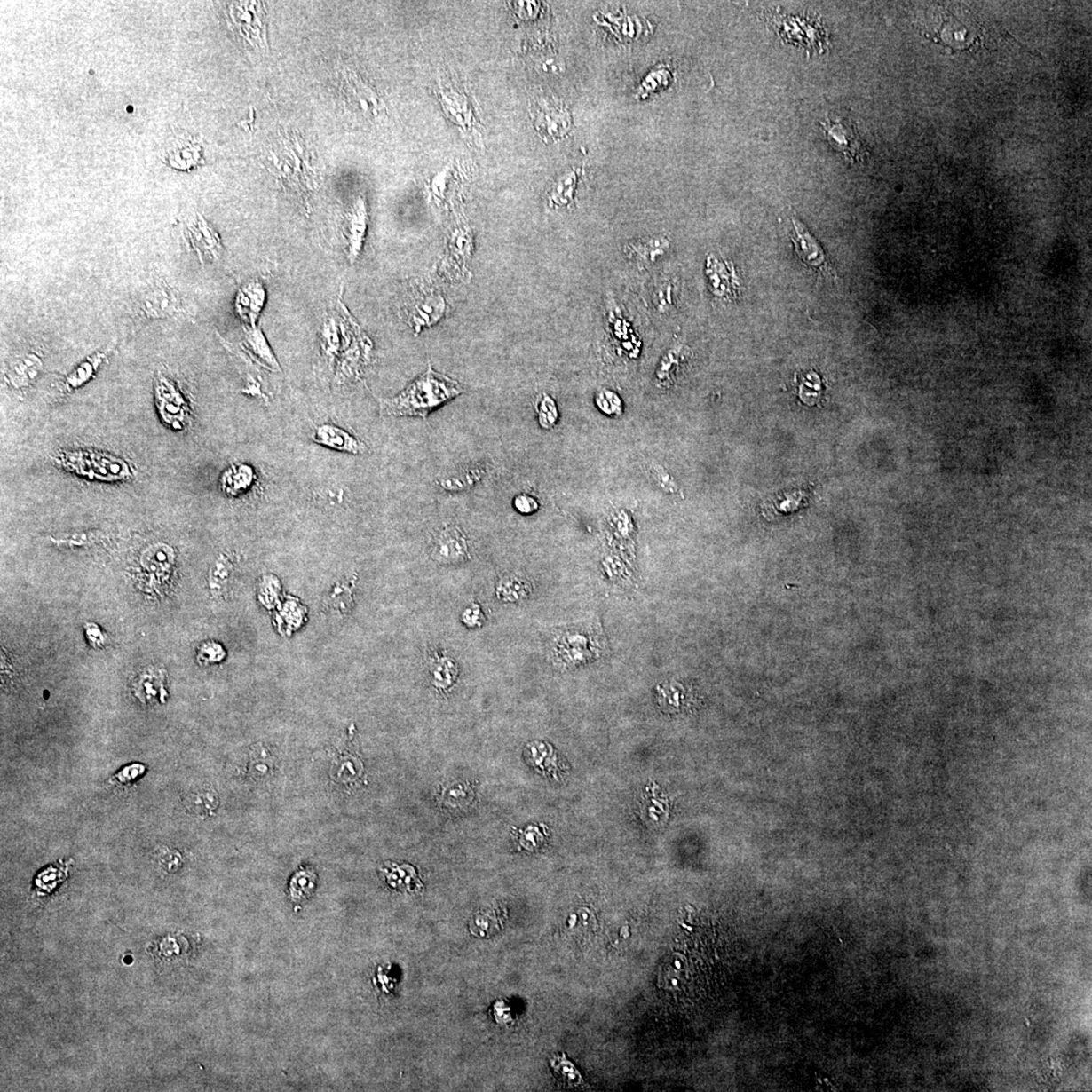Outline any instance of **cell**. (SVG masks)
<instances>
[{"instance_id":"cell-31","label":"cell","mask_w":1092,"mask_h":1092,"mask_svg":"<svg viewBox=\"0 0 1092 1092\" xmlns=\"http://www.w3.org/2000/svg\"><path fill=\"white\" fill-rule=\"evenodd\" d=\"M185 805L193 813L206 815L217 810L218 799L213 791H200L187 795Z\"/></svg>"},{"instance_id":"cell-5","label":"cell","mask_w":1092,"mask_h":1092,"mask_svg":"<svg viewBox=\"0 0 1092 1092\" xmlns=\"http://www.w3.org/2000/svg\"><path fill=\"white\" fill-rule=\"evenodd\" d=\"M531 115L537 132L545 141L560 139L572 126V116L567 108L549 98L537 99L531 107Z\"/></svg>"},{"instance_id":"cell-19","label":"cell","mask_w":1092,"mask_h":1092,"mask_svg":"<svg viewBox=\"0 0 1092 1092\" xmlns=\"http://www.w3.org/2000/svg\"><path fill=\"white\" fill-rule=\"evenodd\" d=\"M241 352L258 367L273 371V373H281L280 363L258 326L245 328Z\"/></svg>"},{"instance_id":"cell-15","label":"cell","mask_w":1092,"mask_h":1092,"mask_svg":"<svg viewBox=\"0 0 1092 1092\" xmlns=\"http://www.w3.org/2000/svg\"><path fill=\"white\" fill-rule=\"evenodd\" d=\"M266 302V289L258 280L244 283L235 298V310L247 327H257Z\"/></svg>"},{"instance_id":"cell-3","label":"cell","mask_w":1092,"mask_h":1092,"mask_svg":"<svg viewBox=\"0 0 1092 1092\" xmlns=\"http://www.w3.org/2000/svg\"><path fill=\"white\" fill-rule=\"evenodd\" d=\"M336 314L341 330V348L335 368V382L344 384L360 380L363 369L373 356V342L363 332L346 308L342 297L337 302Z\"/></svg>"},{"instance_id":"cell-8","label":"cell","mask_w":1092,"mask_h":1092,"mask_svg":"<svg viewBox=\"0 0 1092 1092\" xmlns=\"http://www.w3.org/2000/svg\"><path fill=\"white\" fill-rule=\"evenodd\" d=\"M157 408L162 419L173 429H184L188 418V406L178 385L170 378L158 374L155 381Z\"/></svg>"},{"instance_id":"cell-28","label":"cell","mask_w":1092,"mask_h":1092,"mask_svg":"<svg viewBox=\"0 0 1092 1092\" xmlns=\"http://www.w3.org/2000/svg\"><path fill=\"white\" fill-rule=\"evenodd\" d=\"M577 184L578 176L576 172H571L567 176L559 178L550 193V206L551 208H566L570 206L574 201Z\"/></svg>"},{"instance_id":"cell-9","label":"cell","mask_w":1092,"mask_h":1092,"mask_svg":"<svg viewBox=\"0 0 1092 1092\" xmlns=\"http://www.w3.org/2000/svg\"><path fill=\"white\" fill-rule=\"evenodd\" d=\"M186 239L189 249L198 255L202 264L221 258L224 249L222 239L201 214L187 222Z\"/></svg>"},{"instance_id":"cell-40","label":"cell","mask_w":1092,"mask_h":1092,"mask_svg":"<svg viewBox=\"0 0 1092 1092\" xmlns=\"http://www.w3.org/2000/svg\"><path fill=\"white\" fill-rule=\"evenodd\" d=\"M144 772L145 768L142 764H132V766L122 770L119 774H116V778H118L120 782L128 783L143 775Z\"/></svg>"},{"instance_id":"cell-14","label":"cell","mask_w":1092,"mask_h":1092,"mask_svg":"<svg viewBox=\"0 0 1092 1092\" xmlns=\"http://www.w3.org/2000/svg\"><path fill=\"white\" fill-rule=\"evenodd\" d=\"M672 250L671 239L665 235L642 238L624 246V254L633 264L640 266L657 265Z\"/></svg>"},{"instance_id":"cell-2","label":"cell","mask_w":1092,"mask_h":1092,"mask_svg":"<svg viewBox=\"0 0 1092 1092\" xmlns=\"http://www.w3.org/2000/svg\"><path fill=\"white\" fill-rule=\"evenodd\" d=\"M268 166L281 185L298 198L307 199L314 191L316 170L312 153L297 135H280L269 150Z\"/></svg>"},{"instance_id":"cell-41","label":"cell","mask_w":1092,"mask_h":1092,"mask_svg":"<svg viewBox=\"0 0 1092 1092\" xmlns=\"http://www.w3.org/2000/svg\"><path fill=\"white\" fill-rule=\"evenodd\" d=\"M513 4L515 12L518 14L520 18L533 19L536 16V13L533 12V10L535 11L536 7H538L536 3L518 2Z\"/></svg>"},{"instance_id":"cell-16","label":"cell","mask_w":1092,"mask_h":1092,"mask_svg":"<svg viewBox=\"0 0 1092 1092\" xmlns=\"http://www.w3.org/2000/svg\"><path fill=\"white\" fill-rule=\"evenodd\" d=\"M792 224L795 229L792 233V241L795 243L798 257L808 266L819 269L826 273H831V266L817 239L797 218H793Z\"/></svg>"},{"instance_id":"cell-37","label":"cell","mask_w":1092,"mask_h":1092,"mask_svg":"<svg viewBox=\"0 0 1092 1092\" xmlns=\"http://www.w3.org/2000/svg\"><path fill=\"white\" fill-rule=\"evenodd\" d=\"M514 506L517 511L524 515L533 514L536 512L538 507H540L534 498L530 497L526 494H521L519 496L515 498Z\"/></svg>"},{"instance_id":"cell-27","label":"cell","mask_w":1092,"mask_h":1092,"mask_svg":"<svg viewBox=\"0 0 1092 1092\" xmlns=\"http://www.w3.org/2000/svg\"><path fill=\"white\" fill-rule=\"evenodd\" d=\"M318 876L314 870L301 869L296 872L289 882V897L291 900L300 902L308 899L315 892Z\"/></svg>"},{"instance_id":"cell-21","label":"cell","mask_w":1092,"mask_h":1092,"mask_svg":"<svg viewBox=\"0 0 1092 1092\" xmlns=\"http://www.w3.org/2000/svg\"><path fill=\"white\" fill-rule=\"evenodd\" d=\"M43 362L36 352H26L13 358L7 367L5 378L14 389H25L31 385L42 370Z\"/></svg>"},{"instance_id":"cell-43","label":"cell","mask_w":1092,"mask_h":1092,"mask_svg":"<svg viewBox=\"0 0 1092 1092\" xmlns=\"http://www.w3.org/2000/svg\"><path fill=\"white\" fill-rule=\"evenodd\" d=\"M86 631H87L86 632L87 637H89L92 645L99 646V645H103L104 643L103 633L100 632V630L97 628L96 625L87 624Z\"/></svg>"},{"instance_id":"cell-1","label":"cell","mask_w":1092,"mask_h":1092,"mask_svg":"<svg viewBox=\"0 0 1092 1092\" xmlns=\"http://www.w3.org/2000/svg\"><path fill=\"white\" fill-rule=\"evenodd\" d=\"M463 392L460 384L446 375L437 373L429 364L425 374L416 378L398 396L390 399L377 398V402L384 416L426 419L429 414L460 396Z\"/></svg>"},{"instance_id":"cell-6","label":"cell","mask_w":1092,"mask_h":1092,"mask_svg":"<svg viewBox=\"0 0 1092 1092\" xmlns=\"http://www.w3.org/2000/svg\"><path fill=\"white\" fill-rule=\"evenodd\" d=\"M342 92L348 107L364 119L376 120L384 112V106L378 94L354 71H344L342 77Z\"/></svg>"},{"instance_id":"cell-7","label":"cell","mask_w":1092,"mask_h":1092,"mask_svg":"<svg viewBox=\"0 0 1092 1092\" xmlns=\"http://www.w3.org/2000/svg\"><path fill=\"white\" fill-rule=\"evenodd\" d=\"M403 312L408 324L417 335L425 327H431L439 321L446 312V301L440 294L433 290L420 291L407 298Z\"/></svg>"},{"instance_id":"cell-23","label":"cell","mask_w":1092,"mask_h":1092,"mask_svg":"<svg viewBox=\"0 0 1092 1092\" xmlns=\"http://www.w3.org/2000/svg\"><path fill=\"white\" fill-rule=\"evenodd\" d=\"M320 347L326 366L330 370L336 368L341 348V330L336 311L328 314L320 331Z\"/></svg>"},{"instance_id":"cell-38","label":"cell","mask_w":1092,"mask_h":1092,"mask_svg":"<svg viewBox=\"0 0 1092 1092\" xmlns=\"http://www.w3.org/2000/svg\"><path fill=\"white\" fill-rule=\"evenodd\" d=\"M596 400L599 407L608 403L606 409L604 410L607 411L606 413H611L614 410L617 411L621 406V399H619L615 392L609 390L601 391L598 396H597Z\"/></svg>"},{"instance_id":"cell-32","label":"cell","mask_w":1092,"mask_h":1092,"mask_svg":"<svg viewBox=\"0 0 1092 1092\" xmlns=\"http://www.w3.org/2000/svg\"><path fill=\"white\" fill-rule=\"evenodd\" d=\"M689 352V348L681 344H675L669 348L661 362L658 371L660 380L661 382L669 380L674 375L675 367L678 366L680 361L685 359Z\"/></svg>"},{"instance_id":"cell-4","label":"cell","mask_w":1092,"mask_h":1092,"mask_svg":"<svg viewBox=\"0 0 1092 1092\" xmlns=\"http://www.w3.org/2000/svg\"><path fill=\"white\" fill-rule=\"evenodd\" d=\"M139 308L146 318L169 319L186 313L178 291L163 280H157L146 288L139 297Z\"/></svg>"},{"instance_id":"cell-29","label":"cell","mask_w":1092,"mask_h":1092,"mask_svg":"<svg viewBox=\"0 0 1092 1092\" xmlns=\"http://www.w3.org/2000/svg\"><path fill=\"white\" fill-rule=\"evenodd\" d=\"M653 307L659 314L669 315L676 308L677 287L672 279L661 280L654 287L652 297Z\"/></svg>"},{"instance_id":"cell-10","label":"cell","mask_w":1092,"mask_h":1092,"mask_svg":"<svg viewBox=\"0 0 1092 1092\" xmlns=\"http://www.w3.org/2000/svg\"><path fill=\"white\" fill-rule=\"evenodd\" d=\"M368 212L366 200L359 196L348 209L342 229L344 250L349 264L353 265L359 260L366 242L368 228Z\"/></svg>"},{"instance_id":"cell-30","label":"cell","mask_w":1092,"mask_h":1092,"mask_svg":"<svg viewBox=\"0 0 1092 1092\" xmlns=\"http://www.w3.org/2000/svg\"><path fill=\"white\" fill-rule=\"evenodd\" d=\"M484 475L485 470L483 469L462 471L458 475L443 478L439 480V486L443 490L447 491H463L478 484Z\"/></svg>"},{"instance_id":"cell-13","label":"cell","mask_w":1092,"mask_h":1092,"mask_svg":"<svg viewBox=\"0 0 1092 1092\" xmlns=\"http://www.w3.org/2000/svg\"><path fill=\"white\" fill-rule=\"evenodd\" d=\"M431 557L439 564H461L471 558L469 538L455 526L442 528L434 538Z\"/></svg>"},{"instance_id":"cell-36","label":"cell","mask_w":1092,"mask_h":1092,"mask_svg":"<svg viewBox=\"0 0 1092 1092\" xmlns=\"http://www.w3.org/2000/svg\"><path fill=\"white\" fill-rule=\"evenodd\" d=\"M224 651L221 645L215 643H207L201 647L198 653V660L202 664H212V662L220 661L224 658Z\"/></svg>"},{"instance_id":"cell-34","label":"cell","mask_w":1092,"mask_h":1092,"mask_svg":"<svg viewBox=\"0 0 1092 1092\" xmlns=\"http://www.w3.org/2000/svg\"><path fill=\"white\" fill-rule=\"evenodd\" d=\"M252 470L245 465L230 470L225 477L224 487L231 494H237L247 489L252 482Z\"/></svg>"},{"instance_id":"cell-24","label":"cell","mask_w":1092,"mask_h":1092,"mask_svg":"<svg viewBox=\"0 0 1092 1092\" xmlns=\"http://www.w3.org/2000/svg\"><path fill=\"white\" fill-rule=\"evenodd\" d=\"M167 162L179 170H191L202 163L200 145L192 140L179 139L167 151Z\"/></svg>"},{"instance_id":"cell-22","label":"cell","mask_w":1092,"mask_h":1092,"mask_svg":"<svg viewBox=\"0 0 1092 1092\" xmlns=\"http://www.w3.org/2000/svg\"><path fill=\"white\" fill-rule=\"evenodd\" d=\"M133 693L146 705L164 703L167 696L164 673L155 668L145 669L133 682Z\"/></svg>"},{"instance_id":"cell-33","label":"cell","mask_w":1092,"mask_h":1092,"mask_svg":"<svg viewBox=\"0 0 1092 1092\" xmlns=\"http://www.w3.org/2000/svg\"><path fill=\"white\" fill-rule=\"evenodd\" d=\"M273 768H274V763L273 761V758L271 756H269V754L265 751V749L261 748L259 751L258 748L257 749L255 748L254 751L250 755V761H249L250 777L257 779V780H264V779H265L267 776L273 774Z\"/></svg>"},{"instance_id":"cell-18","label":"cell","mask_w":1092,"mask_h":1092,"mask_svg":"<svg viewBox=\"0 0 1092 1092\" xmlns=\"http://www.w3.org/2000/svg\"><path fill=\"white\" fill-rule=\"evenodd\" d=\"M821 125L829 144L836 151L841 152L844 157L854 162L855 159L862 156L863 145L853 126L841 121L833 122L831 120L821 123Z\"/></svg>"},{"instance_id":"cell-11","label":"cell","mask_w":1092,"mask_h":1092,"mask_svg":"<svg viewBox=\"0 0 1092 1092\" xmlns=\"http://www.w3.org/2000/svg\"><path fill=\"white\" fill-rule=\"evenodd\" d=\"M230 16L238 34L250 45H265L266 28L264 7L259 3H237L231 6Z\"/></svg>"},{"instance_id":"cell-39","label":"cell","mask_w":1092,"mask_h":1092,"mask_svg":"<svg viewBox=\"0 0 1092 1092\" xmlns=\"http://www.w3.org/2000/svg\"><path fill=\"white\" fill-rule=\"evenodd\" d=\"M463 621L465 625H468L469 628H478V626L482 625L484 616L482 610H480L477 604H473V605L464 610V613H463Z\"/></svg>"},{"instance_id":"cell-12","label":"cell","mask_w":1092,"mask_h":1092,"mask_svg":"<svg viewBox=\"0 0 1092 1092\" xmlns=\"http://www.w3.org/2000/svg\"><path fill=\"white\" fill-rule=\"evenodd\" d=\"M439 99L444 112L464 135H478L480 123L467 94L455 87L441 86Z\"/></svg>"},{"instance_id":"cell-20","label":"cell","mask_w":1092,"mask_h":1092,"mask_svg":"<svg viewBox=\"0 0 1092 1092\" xmlns=\"http://www.w3.org/2000/svg\"><path fill=\"white\" fill-rule=\"evenodd\" d=\"M313 440L320 446L341 451V453L364 455L368 450L367 444L358 437L333 424H323L317 427Z\"/></svg>"},{"instance_id":"cell-26","label":"cell","mask_w":1092,"mask_h":1092,"mask_svg":"<svg viewBox=\"0 0 1092 1092\" xmlns=\"http://www.w3.org/2000/svg\"><path fill=\"white\" fill-rule=\"evenodd\" d=\"M106 358L107 354L105 352H98L91 355V358L87 359L82 364H79L78 368L73 370L72 373L65 378L63 389L65 391L71 392L82 387L83 384L89 382L91 378L96 375L98 368L100 367V364L104 362Z\"/></svg>"},{"instance_id":"cell-42","label":"cell","mask_w":1092,"mask_h":1092,"mask_svg":"<svg viewBox=\"0 0 1092 1092\" xmlns=\"http://www.w3.org/2000/svg\"><path fill=\"white\" fill-rule=\"evenodd\" d=\"M162 863L169 868L179 867L181 864V857L177 851L166 850L162 855Z\"/></svg>"},{"instance_id":"cell-35","label":"cell","mask_w":1092,"mask_h":1092,"mask_svg":"<svg viewBox=\"0 0 1092 1092\" xmlns=\"http://www.w3.org/2000/svg\"><path fill=\"white\" fill-rule=\"evenodd\" d=\"M536 409L542 427L549 429L557 423L558 408L551 397L545 394L541 396L537 400Z\"/></svg>"},{"instance_id":"cell-25","label":"cell","mask_w":1092,"mask_h":1092,"mask_svg":"<svg viewBox=\"0 0 1092 1092\" xmlns=\"http://www.w3.org/2000/svg\"><path fill=\"white\" fill-rule=\"evenodd\" d=\"M429 674L437 689L447 690L454 686L458 677V667L454 659L447 655H436L429 665Z\"/></svg>"},{"instance_id":"cell-17","label":"cell","mask_w":1092,"mask_h":1092,"mask_svg":"<svg viewBox=\"0 0 1092 1092\" xmlns=\"http://www.w3.org/2000/svg\"><path fill=\"white\" fill-rule=\"evenodd\" d=\"M705 273L708 276L712 294L719 298H731L737 295L739 281L732 266L710 254L706 259Z\"/></svg>"}]
</instances>
